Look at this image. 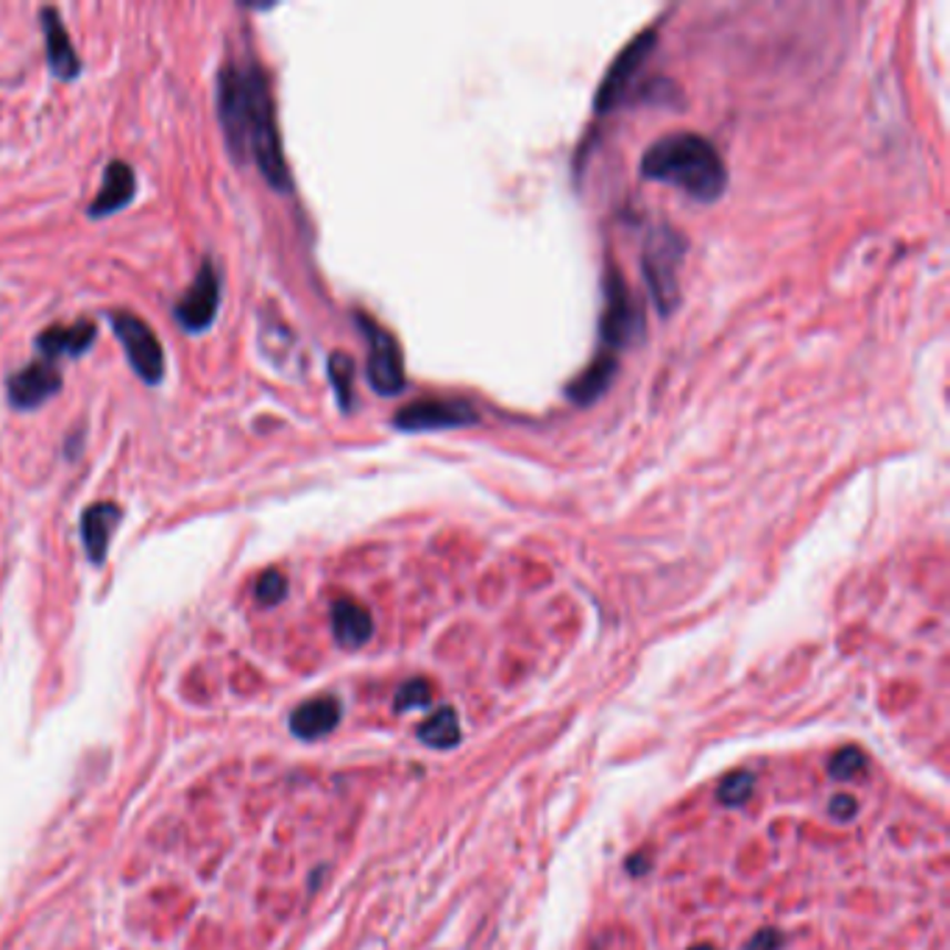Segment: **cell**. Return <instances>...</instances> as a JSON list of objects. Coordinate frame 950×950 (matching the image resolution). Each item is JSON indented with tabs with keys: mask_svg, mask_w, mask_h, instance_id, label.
<instances>
[{
	"mask_svg": "<svg viewBox=\"0 0 950 950\" xmlns=\"http://www.w3.org/2000/svg\"><path fill=\"white\" fill-rule=\"evenodd\" d=\"M642 173L653 182L672 184L697 201H716L727 187V171L711 140L694 132H675L647 149Z\"/></svg>",
	"mask_w": 950,
	"mask_h": 950,
	"instance_id": "cell-1",
	"label": "cell"
},
{
	"mask_svg": "<svg viewBox=\"0 0 950 950\" xmlns=\"http://www.w3.org/2000/svg\"><path fill=\"white\" fill-rule=\"evenodd\" d=\"M248 95H252V103H248V151L254 154V162H257L265 182L274 190H279V193H287L293 182L285 154H282L274 98H270L268 79H265V73L257 64H252V70H248Z\"/></svg>",
	"mask_w": 950,
	"mask_h": 950,
	"instance_id": "cell-2",
	"label": "cell"
},
{
	"mask_svg": "<svg viewBox=\"0 0 950 950\" xmlns=\"http://www.w3.org/2000/svg\"><path fill=\"white\" fill-rule=\"evenodd\" d=\"M686 257V241L681 232L672 229L670 224H658L644 241L642 268L644 282H647L653 302L661 315L675 313L681 302V282H677V268Z\"/></svg>",
	"mask_w": 950,
	"mask_h": 950,
	"instance_id": "cell-3",
	"label": "cell"
},
{
	"mask_svg": "<svg viewBox=\"0 0 950 950\" xmlns=\"http://www.w3.org/2000/svg\"><path fill=\"white\" fill-rule=\"evenodd\" d=\"M248 68H237L235 62L224 64L218 73V118L224 126L226 145L237 162L248 154Z\"/></svg>",
	"mask_w": 950,
	"mask_h": 950,
	"instance_id": "cell-4",
	"label": "cell"
},
{
	"mask_svg": "<svg viewBox=\"0 0 950 950\" xmlns=\"http://www.w3.org/2000/svg\"><path fill=\"white\" fill-rule=\"evenodd\" d=\"M357 327L362 329L368 344V382L379 396H396L405 390V360L401 349L388 329L379 327L377 321L357 315Z\"/></svg>",
	"mask_w": 950,
	"mask_h": 950,
	"instance_id": "cell-5",
	"label": "cell"
},
{
	"mask_svg": "<svg viewBox=\"0 0 950 950\" xmlns=\"http://www.w3.org/2000/svg\"><path fill=\"white\" fill-rule=\"evenodd\" d=\"M644 333V315L636 298L630 296V287L624 285L622 274L611 270L605 287V313H602L600 335L602 344L611 349H624Z\"/></svg>",
	"mask_w": 950,
	"mask_h": 950,
	"instance_id": "cell-6",
	"label": "cell"
},
{
	"mask_svg": "<svg viewBox=\"0 0 950 950\" xmlns=\"http://www.w3.org/2000/svg\"><path fill=\"white\" fill-rule=\"evenodd\" d=\"M112 329H115L118 340H121L123 351H126L129 362L140 374V379L149 385H160L165 377V355H162V344L151 333L149 324L132 313H112Z\"/></svg>",
	"mask_w": 950,
	"mask_h": 950,
	"instance_id": "cell-7",
	"label": "cell"
},
{
	"mask_svg": "<svg viewBox=\"0 0 950 950\" xmlns=\"http://www.w3.org/2000/svg\"><path fill=\"white\" fill-rule=\"evenodd\" d=\"M477 410L469 401L425 399L416 405L401 407L394 416V427L401 432H432L452 430V427H469L477 421Z\"/></svg>",
	"mask_w": 950,
	"mask_h": 950,
	"instance_id": "cell-8",
	"label": "cell"
},
{
	"mask_svg": "<svg viewBox=\"0 0 950 950\" xmlns=\"http://www.w3.org/2000/svg\"><path fill=\"white\" fill-rule=\"evenodd\" d=\"M221 304V279L215 274V268L210 263L201 265L198 276L193 279V285L187 287L182 298L176 302L173 313H176V321L182 324L187 333H204L210 324L215 321Z\"/></svg>",
	"mask_w": 950,
	"mask_h": 950,
	"instance_id": "cell-9",
	"label": "cell"
},
{
	"mask_svg": "<svg viewBox=\"0 0 950 950\" xmlns=\"http://www.w3.org/2000/svg\"><path fill=\"white\" fill-rule=\"evenodd\" d=\"M655 48V31H644L642 37H636V40L630 42L627 48H624L622 53H619L616 62L611 64V70H607L605 81H602L600 86V95H596V110L607 112L613 106V103L619 101V98L627 92L630 81H633V75L642 70V64L647 62L650 53H653Z\"/></svg>",
	"mask_w": 950,
	"mask_h": 950,
	"instance_id": "cell-10",
	"label": "cell"
},
{
	"mask_svg": "<svg viewBox=\"0 0 950 950\" xmlns=\"http://www.w3.org/2000/svg\"><path fill=\"white\" fill-rule=\"evenodd\" d=\"M62 390V374L53 362H31L23 371L12 374L7 385L9 405L18 410H34V407L45 405L53 394Z\"/></svg>",
	"mask_w": 950,
	"mask_h": 950,
	"instance_id": "cell-11",
	"label": "cell"
},
{
	"mask_svg": "<svg viewBox=\"0 0 950 950\" xmlns=\"http://www.w3.org/2000/svg\"><path fill=\"white\" fill-rule=\"evenodd\" d=\"M121 515L123 510L118 508L115 502L90 504V508L84 510V515H81V541H84L86 558H90V563H95V566H101L103 558H106L112 530L118 527Z\"/></svg>",
	"mask_w": 950,
	"mask_h": 950,
	"instance_id": "cell-12",
	"label": "cell"
},
{
	"mask_svg": "<svg viewBox=\"0 0 950 950\" xmlns=\"http://www.w3.org/2000/svg\"><path fill=\"white\" fill-rule=\"evenodd\" d=\"M340 703L335 697H313L307 703L298 705L290 714V731L296 733L304 742H313V738H324L338 727Z\"/></svg>",
	"mask_w": 950,
	"mask_h": 950,
	"instance_id": "cell-13",
	"label": "cell"
},
{
	"mask_svg": "<svg viewBox=\"0 0 950 950\" xmlns=\"http://www.w3.org/2000/svg\"><path fill=\"white\" fill-rule=\"evenodd\" d=\"M134 187H137V182H134L132 167L126 162H110L106 171H103L101 190H98L95 201L86 210L90 218H106V215L123 210L134 198Z\"/></svg>",
	"mask_w": 950,
	"mask_h": 950,
	"instance_id": "cell-14",
	"label": "cell"
},
{
	"mask_svg": "<svg viewBox=\"0 0 950 950\" xmlns=\"http://www.w3.org/2000/svg\"><path fill=\"white\" fill-rule=\"evenodd\" d=\"M40 18H42V31H45L48 64H51L53 75L64 81L75 79V75L81 73V62L73 42H70V34L64 31L62 20H59V14L53 12V9H42Z\"/></svg>",
	"mask_w": 950,
	"mask_h": 950,
	"instance_id": "cell-15",
	"label": "cell"
},
{
	"mask_svg": "<svg viewBox=\"0 0 950 950\" xmlns=\"http://www.w3.org/2000/svg\"><path fill=\"white\" fill-rule=\"evenodd\" d=\"M95 344V327L90 321H79L73 327H51L37 338V351L45 362H57L59 357H79Z\"/></svg>",
	"mask_w": 950,
	"mask_h": 950,
	"instance_id": "cell-16",
	"label": "cell"
},
{
	"mask_svg": "<svg viewBox=\"0 0 950 950\" xmlns=\"http://www.w3.org/2000/svg\"><path fill=\"white\" fill-rule=\"evenodd\" d=\"M333 633L340 647L357 650L371 639L374 619L360 602L338 600L333 605Z\"/></svg>",
	"mask_w": 950,
	"mask_h": 950,
	"instance_id": "cell-17",
	"label": "cell"
},
{
	"mask_svg": "<svg viewBox=\"0 0 950 950\" xmlns=\"http://www.w3.org/2000/svg\"><path fill=\"white\" fill-rule=\"evenodd\" d=\"M613 374H616V360H613V355H600L583 374H580L578 382L569 385V399H574L578 405H591L596 396L605 394Z\"/></svg>",
	"mask_w": 950,
	"mask_h": 950,
	"instance_id": "cell-18",
	"label": "cell"
},
{
	"mask_svg": "<svg viewBox=\"0 0 950 950\" xmlns=\"http://www.w3.org/2000/svg\"><path fill=\"white\" fill-rule=\"evenodd\" d=\"M418 738L432 750H449L463 738L454 708H438L425 725L418 727Z\"/></svg>",
	"mask_w": 950,
	"mask_h": 950,
	"instance_id": "cell-19",
	"label": "cell"
},
{
	"mask_svg": "<svg viewBox=\"0 0 950 950\" xmlns=\"http://www.w3.org/2000/svg\"><path fill=\"white\" fill-rule=\"evenodd\" d=\"M329 377H333L335 394H338L340 407H344V410H349V405H351V377H355V362H351L346 355H333V360H329Z\"/></svg>",
	"mask_w": 950,
	"mask_h": 950,
	"instance_id": "cell-20",
	"label": "cell"
},
{
	"mask_svg": "<svg viewBox=\"0 0 950 950\" xmlns=\"http://www.w3.org/2000/svg\"><path fill=\"white\" fill-rule=\"evenodd\" d=\"M753 784H756V780H753L750 773H733L722 780L716 797H719L725 806H742V803L750 800Z\"/></svg>",
	"mask_w": 950,
	"mask_h": 950,
	"instance_id": "cell-21",
	"label": "cell"
},
{
	"mask_svg": "<svg viewBox=\"0 0 950 950\" xmlns=\"http://www.w3.org/2000/svg\"><path fill=\"white\" fill-rule=\"evenodd\" d=\"M432 699V686L425 681V677H412V681H407L405 686L396 692V703L394 708L399 711V714H405V711L410 708H421V705H427Z\"/></svg>",
	"mask_w": 950,
	"mask_h": 950,
	"instance_id": "cell-22",
	"label": "cell"
},
{
	"mask_svg": "<svg viewBox=\"0 0 950 950\" xmlns=\"http://www.w3.org/2000/svg\"><path fill=\"white\" fill-rule=\"evenodd\" d=\"M861 767H865V756H861V750H856V747H845V750H839L834 758H830L828 773L830 778L836 780H850L854 775H859Z\"/></svg>",
	"mask_w": 950,
	"mask_h": 950,
	"instance_id": "cell-23",
	"label": "cell"
},
{
	"mask_svg": "<svg viewBox=\"0 0 950 950\" xmlns=\"http://www.w3.org/2000/svg\"><path fill=\"white\" fill-rule=\"evenodd\" d=\"M254 594H257V600L263 602V605H276V602H282L287 594L285 574L276 572V569L265 572L263 578L257 580V589H254Z\"/></svg>",
	"mask_w": 950,
	"mask_h": 950,
	"instance_id": "cell-24",
	"label": "cell"
},
{
	"mask_svg": "<svg viewBox=\"0 0 950 950\" xmlns=\"http://www.w3.org/2000/svg\"><path fill=\"white\" fill-rule=\"evenodd\" d=\"M780 944H784V937H780L778 931H773V928H767V931H758L756 937L747 942V950H780Z\"/></svg>",
	"mask_w": 950,
	"mask_h": 950,
	"instance_id": "cell-25",
	"label": "cell"
},
{
	"mask_svg": "<svg viewBox=\"0 0 950 950\" xmlns=\"http://www.w3.org/2000/svg\"><path fill=\"white\" fill-rule=\"evenodd\" d=\"M856 811H859V803H856V797L850 795H839L830 800V814H834L836 819H854Z\"/></svg>",
	"mask_w": 950,
	"mask_h": 950,
	"instance_id": "cell-26",
	"label": "cell"
},
{
	"mask_svg": "<svg viewBox=\"0 0 950 950\" xmlns=\"http://www.w3.org/2000/svg\"><path fill=\"white\" fill-rule=\"evenodd\" d=\"M644 872L647 870V865H644V861H639V856H633V861H630V872Z\"/></svg>",
	"mask_w": 950,
	"mask_h": 950,
	"instance_id": "cell-27",
	"label": "cell"
},
{
	"mask_svg": "<svg viewBox=\"0 0 950 950\" xmlns=\"http://www.w3.org/2000/svg\"><path fill=\"white\" fill-rule=\"evenodd\" d=\"M688 950H714V948H711V944H694V948H688Z\"/></svg>",
	"mask_w": 950,
	"mask_h": 950,
	"instance_id": "cell-28",
	"label": "cell"
}]
</instances>
